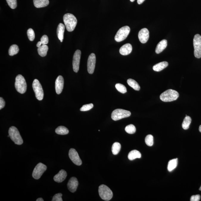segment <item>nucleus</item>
I'll use <instances>...</instances> for the list:
<instances>
[{"instance_id":"nucleus-1","label":"nucleus","mask_w":201,"mask_h":201,"mask_svg":"<svg viewBox=\"0 0 201 201\" xmlns=\"http://www.w3.org/2000/svg\"><path fill=\"white\" fill-rule=\"evenodd\" d=\"M63 19L67 31L68 32L74 31L77 24L75 16L71 13H68L64 15Z\"/></svg>"},{"instance_id":"nucleus-2","label":"nucleus","mask_w":201,"mask_h":201,"mask_svg":"<svg viewBox=\"0 0 201 201\" xmlns=\"http://www.w3.org/2000/svg\"><path fill=\"white\" fill-rule=\"evenodd\" d=\"M179 96V95L177 91L170 89L163 92L160 95V98L163 102H171L177 100Z\"/></svg>"},{"instance_id":"nucleus-3","label":"nucleus","mask_w":201,"mask_h":201,"mask_svg":"<svg viewBox=\"0 0 201 201\" xmlns=\"http://www.w3.org/2000/svg\"><path fill=\"white\" fill-rule=\"evenodd\" d=\"M16 91L19 93L23 94L26 92L27 85L24 77L21 74H18L16 77L15 84Z\"/></svg>"},{"instance_id":"nucleus-4","label":"nucleus","mask_w":201,"mask_h":201,"mask_svg":"<svg viewBox=\"0 0 201 201\" xmlns=\"http://www.w3.org/2000/svg\"><path fill=\"white\" fill-rule=\"evenodd\" d=\"M8 133L10 138L15 144L21 145L23 144V139L17 128L14 126L11 127L9 130Z\"/></svg>"},{"instance_id":"nucleus-5","label":"nucleus","mask_w":201,"mask_h":201,"mask_svg":"<svg viewBox=\"0 0 201 201\" xmlns=\"http://www.w3.org/2000/svg\"><path fill=\"white\" fill-rule=\"evenodd\" d=\"M98 192L101 199L105 201H109L113 197V193L112 191L105 185L99 186Z\"/></svg>"},{"instance_id":"nucleus-6","label":"nucleus","mask_w":201,"mask_h":201,"mask_svg":"<svg viewBox=\"0 0 201 201\" xmlns=\"http://www.w3.org/2000/svg\"><path fill=\"white\" fill-rule=\"evenodd\" d=\"M130 111L122 109H117L113 111L111 118L113 120L117 121L125 118L129 117L131 115Z\"/></svg>"},{"instance_id":"nucleus-7","label":"nucleus","mask_w":201,"mask_h":201,"mask_svg":"<svg viewBox=\"0 0 201 201\" xmlns=\"http://www.w3.org/2000/svg\"><path fill=\"white\" fill-rule=\"evenodd\" d=\"M129 27L125 26L122 27L119 29L115 36V40L118 42L123 41L126 39L130 32Z\"/></svg>"},{"instance_id":"nucleus-8","label":"nucleus","mask_w":201,"mask_h":201,"mask_svg":"<svg viewBox=\"0 0 201 201\" xmlns=\"http://www.w3.org/2000/svg\"><path fill=\"white\" fill-rule=\"evenodd\" d=\"M32 86L36 98L38 100H42L44 97V92L41 83L38 80L35 79L33 82Z\"/></svg>"},{"instance_id":"nucleus-9","label":"nucleus","mask_w":201,"mask_h":201,"mask_svg":"<svg viewBox=\"0 0 201 201\" xmlns=\"http://www.w3.org/2000/svg\"><path fill=\"white\" fill-rule=\"evenodd\" d=\"M194 55L198 59L201 57V36L199 34H196L193 39Z\"/></svg>"},{"instance_id":"nucleus-10","label":"nucleus","mask_w":201,"mask_h":201,"mask_svg":"<svg viewBox=\"0 0 201 201\" xmlns=\"http://www.w3.org/2000/svg\"><path fill=\"white\" fill-rule=\"evenodd\" d=\"M47 169V166L44 164L41 163L37 164L33 171L32 177L36 180L39 179Z\"/></svg>"},{"instance_id":"nucleus-11","label":"nucleus","mask_w":201,"mask_h":201,"mask_svg":"<svg viewBox=\"0 0 201 201\" xmlns=\"http://www.w3.org/2000/svg\"><path fill=\"white\" fill-rule=\"evenodd\" d=\"M68 155L70 159L75 165L78 166L82 165V161L81 159H80L78 153L75 149L73 148L70 149L68 153Z\"/></svg>"},{"instance_id":"nucleus-12","label":"nucleus","mask_w":201,"mask_h":201,"mask_svg":"<svg viewBox=\"0 0 201 201\" xmlns=\"http://www.w3.org/2000/svg\"><path fill=\"white\" fill-rule=\"evenodd\" d=\"M95 63H96V56L94 53H91L88 58L87 69L89 74H93L94 71Z\"/></svg>"},{"instance_id":"nucleus-13","label":"nucleus","mask_w":201,"mask_h":201,"mask_svg":"<svg viewBox=\"0 0 201 201\" xmlns=\"http://www.w3.org/2000/svg\"><path fill=\"white\" fill-rule=\"evenodd\" d=\"M81 52L80 50L76 51L74 53L73 60V68L74 72H78L80 68V61Z\"/></svg>"},{"instance_id":"nucleus-14","label":"nucleus","mask_w":201,"mask_h":201,"mask_svg":"<svg viewBox=\"0 0 201 201\" xmlns=\"http://www.w3.org/2000/svg\"><path fill=\"white\" fill-rule=\"evenodd\" d=\"M149 31L146 28H142L139 31L138 34V39L141 43H145L147 42L149 38Z\"/></svg>"},{"instance_id":"nucleus-15","label":"nucleus","mask_w":201,"mask_h":201,"mask_svg":"<svg viewBox=\"0 0 201 201\" xmlns=\"http://www.w3.org/2000/svg\"><path fill=\"white\" fill-rule=\"evenodd\" d=\"M78 186V180L74 177H72L70 178L67 184L68 190L71 193H74L76 191Z\"/></svg>"},{"instance_id":"nucleus-16","label":"nucleus","mask_w":201,"mask_h":201,"mask_svg":"<svg viewBox=\"0 0 201 201\" xmlns=\"http://www.w3.org/2000/svg\"><path fill=\"white\" fill-rule=\"evenodd\" d=\"M64 86V79L62 76H59L55 82V89L56 93L60 94L62 91Z\"/></svg>"},{"instance_id":"nucleus-17","label":"nucleus","mask_w":201,"mask_h":201,"mask_svg":"<svg viewBox=\"0 0 201 201\" xmlns=\"http://www.w3.org/2000/svg\"><path fill=\"white\" fill-rule=\"evenodd\" d=\"M67 173L63 169L61 170L54 177V180L55 182L58 183L62 182L66 178Z\"/></svg>"},{"instance_id":"nucleus-18","label":"nucleus","mask_w":201,"mask_h":201,"mask_svg":"<svg viewBox=\"0 0 201 201\" xmlns=\"http://www.w3.org/2000/svg\"><path fill=\"white\" fill-rule=\"evenodd\" d=\"M132 47L131 44L129 43H127L120 48L119 52L120 54L123 56H126L130 54L132 52Z\"/></svg>"},{"instance_id":"nucleus-19","label":"nucleus","mask_w":201,"mask_h":201,"mask_svg":"<svg viewBox=\"0 0 201 201\" xmlns=\"http://www.w3.org/2000/svg\"><path fill=\"white\" fill-rule=\"evenodd\" d=\"M65 26L62 23H60L58 25L57 33L58 38L62 42L64 38V34L65 32Z\"/></svg>"},{"instance_id":"nucleus-20","label":"nucleus","mask_w":201,"mask_h":201,"mask_svg":"<svg viewBox=\"0 0 201 201\" xmlns=\"http://www.w3.org/2000/svg\"><path fill=\"white\" fill-rule=\"evenodd\" d=\"M167 46V41L166 40H163L158 44L155 50L156 53L159 54L166 48Z\"/></svg>"},{"instance_id":"nucleus-21","label":"nucleus","mask_w":201,"mask_h":201,"mask_svg":"<svg viewBox=\"0 0 201 201\" xmlns=\"http://www.w3.org/2000/svg\"><path fill=\"white\" fill-rule=\"evenodd\" d=\"M34 6L37 8L47 7L49 3V0H33Z\"/></svg>"},{"instance_id":"nucleus-22","label":"nucleus","mask_w":201,"mask_h":201,"mask_svg":"<svg viewBox=\"0 0 201 201\" xmlns=\"http://www.w3.org/2000/svg\"><path fill=\"white\" fill-rule=\"evenodd\" d=\"M168 63L166 62H162L155 65L153 67V69L156 71H160L164 69L168 66Z\"/></svg>"},{"instance_id":"nucleus-23","label":"nucleus","mask_w":201,"mask_h":201,"mask_svg":"<svg viewBox=\"0 0 201 201\" xmlns=\"http://www.w3.org/2000/svg\"><path fill=\"white\" fill-rule=\"evenodd\" d=\"M141 157V153L136 150H133L130 152L128 156V159L131 161L133 160L136 158H140Z\"/></svg>"},{"instance_id":"nucleus-24","label":"nucleus","mask_w":201,"mask_h":201,"mask_svg":"<svg viewBox=\"0 0 201 201\" xmlns=\"http://www.w3.org/2000/svg\"><path fill=\"white\" fill-rule=\"evenodd\" d=\"M178 159L176 158L172 159L168 162V169L169 172L173 170L177 167L178 165Z\"/></svg>"},{"instance_id":"nucleus-25","label":"nucleus","mask_w":201,"mask_h":201,"mask_svg":"<svg viewBox=\"0 0 201 201\" xmlns=\"http://www.w3.org/2000/svg\"><path fill=\"white\" fill-rule=\"evenodd\" d=\"M48 49V47L46 45H42L39 47H38V54L41 57L46 56L47 54Z\"/></svg>"},{"instance_id":"nucleus-26","label":"nucleus","mask_w":201,"mask_h":201,"mask_svg":"<svg viewBox=\"0 0 201 201\" xmlns=\"http://www.w3.org/2000/svg\"><path fill=\"white\" fill-rule=\"evenodd\" d=\"M55 132L58 135H66L68 134L69 131L65 127L60 126L56 128Z\"/></svg>"},{"instance_id":"nucleus-27","label":"nucleus","mask_w":201,"mask_h":201,"mask_svg":"<svg viewBox=\"0 0 201 201\" xmlns=\"http://www.w3.org/2000/svg\"><path fill=\"white\" fill-rule=\"evenodd\" d=\"M127 83L129 85L136 91H139L140 86L138 83L135 80L132 79H129L127 80Z\"/></svg>"},{"instance_id":"nucleus-28","label":"nucleus","mask_w":201,"mask_h":201,"mask_svg":"<svg viewBox=\"0 0 201 201\" xmlns=\"http://www.w3.org/2000/svg\"><path fill=\"white\" fill-rule=\"evenodd\" d=\"M191 119L190 117L188 116H186L185 117L182 123V127L184 130H187L188 129L189 126L191 123Z\"/></svg>"},{"instance_id":"nucleus-29","label":"nucleus","mask_w":201,"mask_h":201,"mask_svg":"<svg viewBox=\"0 0 201 201\" xmlns=\"http://www.w3.org/2000/svg\"><path fill=\"white\" fill-rule=\"evenodd\" d=\"M121 145L119 142H115L113 144L112 147V152L113 154L114 155H117L118 154L120 151Z\"/></svg>"},{"instance_id":"nucleus-30","label":"nucleus","mask_w":201,"mask_h":201,"mask_svg":"<svg viewBox=\"0 0 201 201\" xmlns=\"http://www.w3.org/2000/svg\"><path fill=\"white\" fill-rule=\"evenodd\" d=\"M19 51L18 47L16 44L12 45L9 49V54L10 56H13L17 54Z\"/></svg>"},{"instance_id":"nucleus-31","label":"nucleus","mask_w":201,"mask_h":201,"mask_svg":"<svg viewBox=\"0 0 201 201\" xmlns=\"http://www.w3.org/2000/svg\"><path fill=\"white\" fill-rule=\"evenodd\" d=\"M125 130L127 133L132 134L136 132V128L133 124H130L126 127Z\"/></svg>"},{"instance_id":"nucleus-32","label":"nucleus","mask_w":201,"mask_h":201,"mask_svg":"<svg viewBox=\"0 0 201 201\" xmlns=\"http://www.w3.org/2000/svg\"><path fill=\"white\" fill-rule=\"evenodd\" d=\"M116 89L119 92L122 94H124L127 92V89L125 86L121 83H117L115 85Z\"/></svg>"},{"instance_id":"nucleus-33","label":"nucleus","mask_w":201,"mask_h":201,"mask_svg":"<svg viewBox=\"0 0 201 201\" xmlns=\"http://www.w3.org/2000/svg\"><path fill=\"white\" fill-rule=\"evenodd\" d=\"M146 144L147 146L151 147L153 144V138L152 135H147L145 138Z\"/></svg>"},{"instance_id":"nucleus-34","label":"nucleus","mask_w":201,"mask_h":201,"mask_svg":"<svg viewBox=\"0 0 201 201\" xmlns=\"http://www.w3.org/2000/svg\"><path fill=\"white\" fill-rule=\"evenodd\" d=\"M28 38L30 41H33L35 39V33L32 28H29L27 32Z\"/></svg>"},{"instance_id":"nucleus-35","label":"nucleus","mask_w":201,"mask_h":201,"mask_svg":"<svg viewBox=\"0 0 201 201\" xmlns=\"http://www.w3.org/2000/svg\"><path fill=\"white\" fill-rule=\"evenodd\" d=\"M94 107V105L92 103L86 104L82 106L80 108V111H89L91 109Z\"/></svg>"},{"instance_id":"nucleus-36","label":"nucleus","mask_w":201,"mask_h":201,"mask_svg":"<svg viewBox=\"0 0 201 201\" xmlns=\"http://www.w3.org/2000/svg\"><path fill=\"white\" fill-rule=\"evenodd\" d=\"M6 1L10 8L14 9L17 7L16 0H6Z\"/></svg>"},{"instance_id":"nucleus-37","label":"nucleus","mask_w":201,"mask_h":201,"mask_svg":"<svg viewBox=\"0 0 201 201\" xmlns=\"http://www.w3.org/2000/svg\"><path fill=\"white\" fill-rule=\"evenodd\" d=\"M62 193H59L56 194L52 198V201H62Z\"/></svg>"},{"instance_id":"nucleus-38","label":"nucleus","mask_w":201,"mask_h":201,"mask_svg":"<svg viewBox=\"0 0 201 201\" xmlns=\"http://www.w3.org/2000/svg\"><path fill=\"white\" fill-rule=\"evenodd\" d=\"M42 44L46 45L48 43L49 38L46 35H43L41 38V41Z\"/></svg>"},{"instance_id":"nucleus-39","label":"nucleus","mask_w":201,"mask_h":201,"mask_svg":"<svg viewBox=\"0 0 201 201\" xmlns=\"http://www.w3.org/2000/svg\"><path fill=\"white\" fill-rule=\"evenodd\" d=\"M200 195H193L190 198L191 201H199L200 199Z\"/></svg>"},{"instance_id":"nucleus-40","label":"nucleus","mask_w":201,"mask_h":201,"mask_svg":"<svg viewBox=\"0 0 201 201\" xmlns=\"http://www.w3.org/2000/svg\"><path fill=\"white\" fill-rule=\"evenodd\" d=\"M5 105V102L2 98H0V109L4 108Z\"/></svg>"},{"instance_id":"nucleus-41","label":"nucleus","mask_w":201,"mask_h":201,"mask_svg":"<svg viewBox=\"0 0 201 201\" xmlns=\"http://www.w3.org/2000/svg\"><path fill=\"white\" fill-rule=\"evenodd\" d=\"M145 0H137V2H138V4H142Z\"/></svg>"},{"instance_id":"nucleus-42","label":"nucleus","mask_w":201,"mask_h":201,"mask_svg":"<svg viewBox=\"0 0 201 201\" xmlns=\"http://www.w3.org/2000/svg\"><path fill=\"white\" fill-rule=\"evenodd\" d=\"M41 44H42L41 41H38V42L37 43V47H39L40 46H41Z\"/></svg>"},{"instance_id":"nucleus-43","label":"nucleus","mask_w":201,"mask_h":201,"mask_svg":"<svg viewBox=\"0 0 201 201\" xmlns=\"http://www.w3.org/2000/svg\"><path fill=\"white\" fill-rule=\"evenodd\" d=\"M36 201H44V200L42 198H39L37 199Z\"/></svg>"},{"instance_id":"nucleus-44","label":"nucleus","mask_w":201,"mask_h":201,"mask_svg":"<svg viewBox=\"0 0 201 201\" xmlns=\"http://www.w3.org/2000/svg\"><path fill=\"white\" fill-rule=\"evenodd\" d=\"M199 130L200 131V132L201 133V125H200V126H199Z\"/></svg>"},{"instance_id":"nucleus-45","label":"nucleus","mask_w":201,"mask_h":201,"mask_svg":"<svg viewBox=\"0 0 201 201\" xmlns=\"http://www.w3.org/2000/svg\"><path fill=\"white\" fill-rule=\"evenodd\" d=\"M135 0H130V1H132V2H133L134 1H135Z\"/></svg>"},{"instance_id":"nucleus-46","label":"nucleus","mask_w":201,"mask_h":201,"mask_svg":"<svg viewBox=\"0 0 201 201\" xmlns=\"http://www.w3.org/2000/svg\"><path fill=\"white\" fill-rule=\"evenodd\" d=\"M199 190L201 191V186Z\"/></svg>"}]
</instances>
